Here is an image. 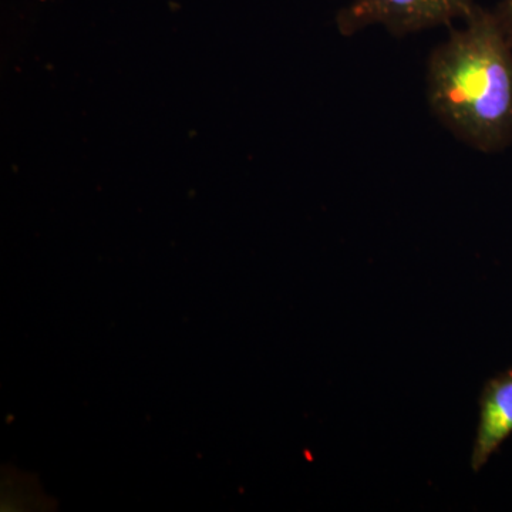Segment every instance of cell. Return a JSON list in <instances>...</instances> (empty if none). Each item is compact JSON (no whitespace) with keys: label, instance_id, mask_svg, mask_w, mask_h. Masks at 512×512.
<instances>
[{"label":"cell","instance_id":"1","mask_svg":"<svg viewBox=\"0 0 512 512\" xmlns=\"http://www.w3.org/2000/svg\"><path fill=\"white\" fill-rule=\"evenodd\" d=\"M463 20L430 55L427 103L458 140L500 153L512 143V37L495 10Z\"/></svg>","mask_w":512,"mask_h":512},{"label":"cell","instance_id":"3","mask_svg":"<svg viewBox=\"0 0 512 512\" xmlns=\"http://www.w3.org/2000/svg\"><path fill=\"white\" fill-rule=\"evenodd\" d=\"M512 434V369L484 384L471 468L476 473Z\"/></svg>","mask_w":512,"mask_h":512},{"label":"cell","instance_id":"2","mask_svg":"<svg viewBox=\"0 0 512 512\" xmlns=\"http://www.w3.org/2000/svg\"><path fill=\"white\" fill-rule=\"evenodd\" d=\"M474 6L476 0H349L336 15V26L348 37L375 26L410 35L464 19Z\"/></svg>","mask_w":512,"mask_h":512},{"label":"cell","instance_id":"4","mask_svg":"<svg viewBox=\"0 0 512 512\" xmlns=\"http://www.w3.org/2000/svg\"><path fill=\"white\" fill-rule=\"evenodd\" d=\"M495 12L500 16L501 22H503L505 29L508 30L512 37V0H501Z\"/></svg>","mask_w":512,"mask_h":512}]
</instances>
